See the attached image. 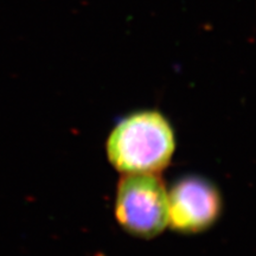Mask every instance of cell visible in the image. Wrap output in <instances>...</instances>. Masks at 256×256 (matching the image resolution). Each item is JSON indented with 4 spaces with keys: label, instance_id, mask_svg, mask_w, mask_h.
<instances>
[{
    "label": "cell",
    "instance_id": "cell-1",
    "mask_svg": "<svg viewBox=\"0 0 256 256\" xmlns=\"http://www.w3.org/2000/svg\"><path fill=\"white\" fill-rule=\"evenodd\" d=\"M170 122L156 110H142L121 120L107 142V154L124 174H156L168 166L174 152Z\"/></svg>",
    "mask_w": 256,
    "mask_h": 256
},
{
    "label": "cell",
    "instance_id": "cell-2",
    "mask_svg": "<svg viewBox=\"0 0 256 256\" xmlns=\"http://www.w3.org/2000/svg\"><path fill=\"white\" fill-rule=\"evenodd\" d=\"M115 215L124 229L154 238L168 223V192L156 174H126L118 186Z\"/></svg>",
    "mask_w": 256,
    "mask_h": 256
},
{
    "label": "cell",
    "instance_id": "cell-3",
    "mask_svg": "<svg viewBox=\"0 0 256 256\" xmlns=\"http://www.w3.org/2000/svg\"><path fill=\"white\" fill-rule=\"evenodd\" d=\"M220 211V197L209 180L188 176L168 192V223L180 232H198L215 223Z\"/></svg>",
    "mask_w": 256,
    "mask_h": 256
}]
</instances>
